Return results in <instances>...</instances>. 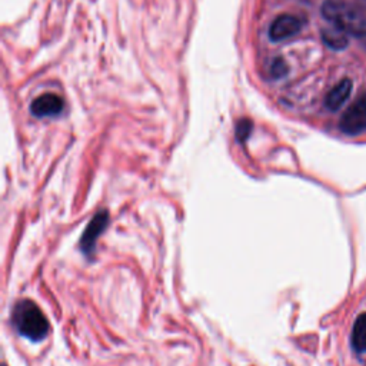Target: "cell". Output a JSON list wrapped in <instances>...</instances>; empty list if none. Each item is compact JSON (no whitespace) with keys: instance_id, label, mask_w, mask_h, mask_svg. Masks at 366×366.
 I'll use <instances>...</instances> for the list:
<instances>
[{"instance_id":"9","label":"cell","mask_w":366,"mask_h":366,"mask_svg":"<svg viewBox=\"0 0 366 366\" xmlns=\"http://www.w3.org/2000/svg\"><path fill=\"white\" fill-rule=\"evenodd\" d=\"M352 347L356 352H366V312L358 316L354 325Z\"/></svg>"},{"instance_id":"12","label":"cell","mask_w":366,"mask_h":366,"mask_svg":"<svg viewBox=\"0 0 366 366\" xmlns=\"http://www.w3.org/2000/svg\"><path fill=\"white\" fill-rule=\"evenodd\" d=\"M362 5H363V9L366 10V0H362Z\"/></svg>"},{"instance_id":"6","label":"cell","mask_w":366,"mask_h":366,"mask_svg":"<svg viewBox=\"0 0 366 366\" xmlns=\"http://www.w3.org/2000/svg\"><path fill=\"white\" fill-rule=\"evenodd\" d=\"M64 102L55 94H44L36 98L31 105V113L36 118L58 116L63 112Z\"/></svg>"},{"instance_id":"7","label":"cell","mask_w":366,"mask_h":366,"mask_svg":"<svg viewBox=\"0 0 366 366\" xmlns=\"http://www.w3.org/2000/svg\"><path fill=\"white\" fill-rule=\"evenodd\" d=\"M351 92H352V80L351 79L340 80L328 94L325 99V106L332 112L339 110L343 106V103L349 99Z\"/></svg>"},{"instance_id":"10","label":"cell","mask_w":366,"mask_h":366,"mask_svg":"<svg viewBox=\"0 0 366 366\" xmlns=\"http://www.w3.org/2000/svg\"><path fill=\"white\" fill-rule=\"evenodd\" d=\"M252 128H254V125H252L249 119L239 121L236 125V139L239 142H245L252 132Z\"/></svg>"},{"instance_id":"3","label":"cell","mask_w":366,"mask_h":366,"mask_svg":"<svg viewBox=\"0 0 366 366\" xmlns=\"http://www.w3.org/2000/svg\"><path fill=\"white\" fill-rule=\"evenodd\" d=\"M339 129L349 136H355L366 130V95L358 98L342 114Z\"/></svg>"},{"instance_id":"11","label":"cell","mask_w":366,"mask_h":366,"mask_svg":"<svg viewBox=\"0 0 366 366\" xmlns=\"http://www.w3.org/2000/svg\"><path fill=\"white\" fill-rule=\"evenodd\" d=\"M270 73L274 79H279V78H284L286 73H288V66L286 63L282 60V59H277L273 63H272V67H270Z\"/></svg>"},{"instance_id":"5","label":"cell","mask_w":366,"mask_h":366,"mask_svg":"<svg viewBox=\"0 0 366 366\" xmlns=\"http://www.w3.org/2000/svg\"><path fill=\"white\" fill-rule=\"evenodd\" d=\"M302 29V21L293 15H281L272 21L269 28V37L272 42H282L295 35Z\"/></svg>"},{"instance_id":"2","label":"cell","mask_w":366,"mask_h":366,"mask_svg":"<svg viewBox=\"0 0 366 366\" xmlns=\"http://www.w3.org/2000/svg\"><path fill=\"white\" fill-rule=\"evenodd\" d=\"M13 325L16 331L31 340H42L49 332V322L42 309L32 301L25 299L13 309Z\"/></svg>"},{"instance_id":"4","label":"cell","mask_w":366,"mask_h":366,"mask_svg":"<svg viewBox=\"0 0 366 366\" xmlns=\"http://www.w3.org/2000/svg\"><path fill=\"white\" fill-rule=\"evenodd\" d=\"M109 223V214L107 211H101L98 212L94 219L90 220L87 227L85 229L83 236L80 239V249L83 250L85 255H90L95 252L96 241L102 235V232L106 229Z\"/></svg>"},{"instance_id":"8","label":"cell","mask_w":366,"mask_h":366,"mask_svg":"<svg viewBox=\"0 0 366 366\" xmlns=\"http://www.w3.org/2000/svg\"><path fill=\"white\" fill-rule=\"evenodd\" d=\"M322 40L329 49H333V51L347 49V46L349 43L348 35L335 26L331 29L322 31Z\"/></svg>"},{"instance_id":"1","label":"cell","mask_w":366,"mask_h":366,"mask_svg":"<svg viewBox=\"0 0 366 366\" xmlns=\"http://www.w3.org/2000/svg\"><path fill=\"white\" fill-rule=\"evenodd\" d=\"M322 16L347 35L362 37L366 33V17L362 9L342 0H326L322 5Z\"/></svg>"}]
</instances>
